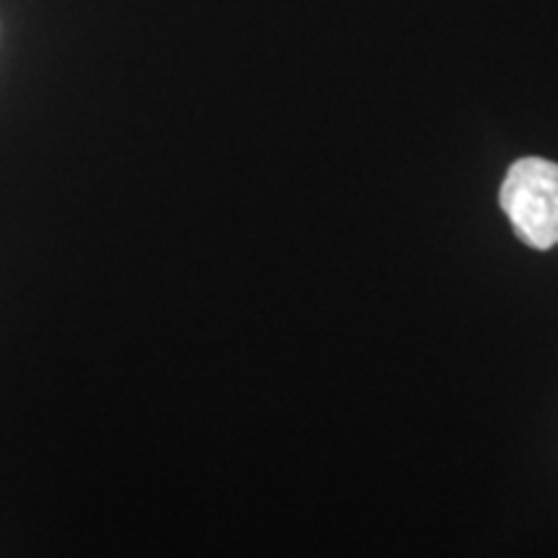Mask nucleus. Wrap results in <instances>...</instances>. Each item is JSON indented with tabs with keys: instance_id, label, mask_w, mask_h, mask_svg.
Masks as SVG:
<instances>
[{
	"instance_id": "nucleus-1",
	"label": "nucleus",
	"mask_w": 558,
	"mask_h": 558,
	"mask_svg": "<svg viewBox=\"0 0 558 558\" xmlns=\"http://www.w3.org/2000/svg\"><path fill=\"white\" fill-rule=\"evenodd\" d=\"M499 205L525 246L554 248L558 243V163L546 158L514 160L501 181Z\"/></svg>"
}]
</instances>
